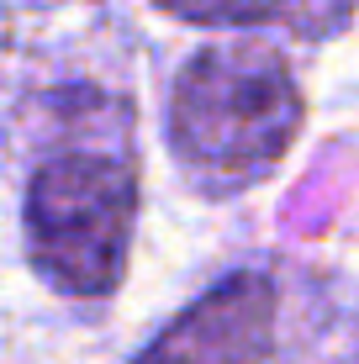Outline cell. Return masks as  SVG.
Instances as JSON below:
<instances>
[{
	"mask_svg": "<svg viewBox=\"0 0 359 364\" xmlns=\"http://www.w3.org/2000/svg\"><path fill=\"white\" fill-rule=\"evenodd\" d=\"M301 132V90L269 43H212L169 90V148L201 191L259 185Z\"/></svg>",
	"mask_w": 359,
	"mask_h": 364,
	"instance_id": "obj_1",
	"label": "cell"
},
{
	"mask_svg": "<svg viewBox=\"0 0 359 364\" xmlns=\"http://www.w3.org/2000/svg\"><path fill=\"white\" fill-rule=\"evenodd\" d=\"M138 164L117 148L69 143L27 180V248L53 291L101 301L127 274Z\"/></svg>",
	"mask_w": 359,
	"mask_h": 364,
	"instance_id": "obj_2",
	"label": "cell"
},
{
	"mask_svg": "<svg viewBox=\"0 0 359 364\" xmlns=\"http://www.w3.org/2000/svg\"><path fill=\"white\" fill-rule=\"evenodd\" d=\"M280 328V291L269 274L238 269L169 322L132 364H269Z\"/></svg>",
	"mask_w": 359,
	"mask_h": 364,
	"instance_id": "obj_3",
	"label": "cell"
},
{
	"mask_svg": "<svg viewBox=\"0 0 359 364\" xmlns=\"http://www.w3.org/2000/svg\"><path fill=\"white\" fill-rule=\"evenodd\" d=\"M195 27H280L296 37H333L349 27L359 0H154Z\"/></svg>",
	"mask_w": 359,
	"mask_h": 364,
	"instance_id": "obj_4",
	"label": "cell"
}]
</instances>
